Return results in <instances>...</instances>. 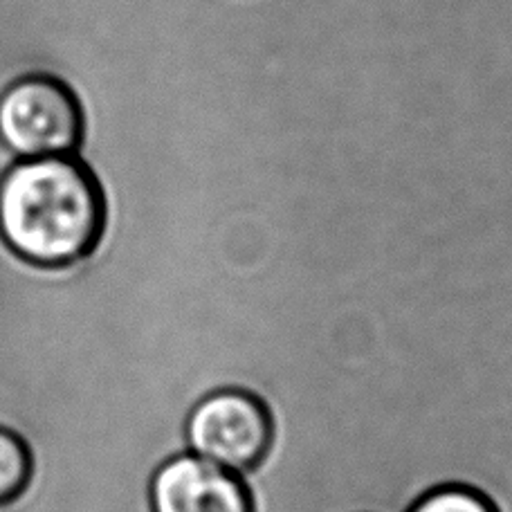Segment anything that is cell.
Instances as JSON below:
<instances>
[{"label":"cell","instance_id":"cell-6","mask_svg":"<svg viewBox=\"0 0 512 512\" xmlns=\"http://www.w3.org/2000/svg\"><path fill=\"white\" fill-rule=\"evenodd\" d=\"M30 477V456L23 441L7 429H0V504L14 499Z\"/></svg>","mask_w":512,"mask_h":512},{"label":"cell","instance_id":"cell-5","mask_svg":"<svg viewBox=\"0 0 512 512\" xmlns=\"http://www.w3.org/2000/svg\"><path fill=\"white\" fill-rule=\"evenodd\" d=\"M405 512H499V508L470 483H441L420 495Z\"/></svg>","mask_w":512,"mask_h":512},{"label":"cell","instance_id":"cell-3","mask_svg":"<svg viewBox=\"0 0 512 512\" xmlns=\"http://www.w3.org/2000/svg\"><path fill=\"white\" fill-rule=\"evenodd\" d=\"M81 111L72 90L52 77H25L0 95V140L23 160L75 151Z\"/></svg>","mask_w":512,"mask_h":512},{"label":"cell","instance_id":"cell-1","mask_svg":"<svg viewBox=\"0 0 512 512\" xmlns=\"http://www.w3.org/2000/svg\"><path fill=\"white\" fill-rule=\"evenodd\" d=\"M104 223L102 187L79 160H21L0 178V236L25 261L68 265L84 259Z\"/></svg>","mask_w":512,"mask_h":512},{"label":"cell","instance_id":"cell-4","mask_svg":"<svg viewBox=\"0 0 512 512\" xmlns=\"http://www.w3.org/2000/svg\"><path fill=\"white\" fill-rule=\"evenodd\" d=\"M151 512H256L241 474L178 452L155 468L149 483Z\"/></svg>","mask_w":512,"mask_h":512},{"label":"cell","instance_id":"cell-2","mask_svg":"<svg viewBox=\"0 0 512 512\" xmlns=\"http://www.w3.org/2000/svg\"><path fill=\"white\" fill-rule=\"evenodd\" d=\"M182 436L191 454L236 474L261 468L272 452L270 407L248 389H216L189 409Z\"/></svg>","mask_w":512,"mask_h":512}]
</instances>
